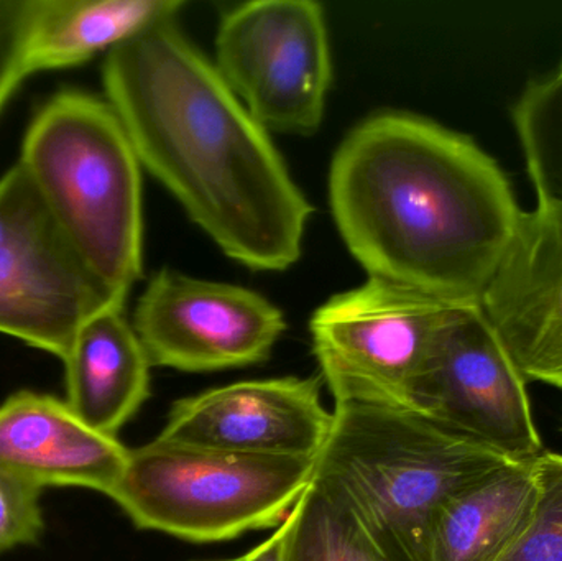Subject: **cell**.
<instances>
[{
	"instance_id": "1",
	"label": "cell",
	"mask_w": 562,
	"mask_h": 561,
	"mask_svg": "<svg viewBox=\"0 0 562 561\" xmlns=\"http://www.w3.org/2000/svg\"><path fill=\"white\" fill-rule=\"evenodd\" d=\"M104 88L142 167L227 257L260 272L300 260L313 206L269 131L175 19L111 49Z\"/></svg>"
},
{
	"instance_id": "2",
	"label": "cell",
	"mask_w": 562,
	"mask_h": 561,
	"mask_svg": "<svg viewBox=\"0 0 562 561\" xmlns=\"http://www.w3.org/2000/svg\"><path fill=\"white\" fill-rule=\"evenodd\" d=\"M329 204L370 279L454 305H481L524 214L487 152L409 112L350 131L330 164Z\"/></svg>"
},
{
	"instance_id": "3",
	"label": "cell",
	"mask_w": 562,
	"mask_h": 561,
	"mask_svg": "<svg viewBox=\"0 0 562 561\" xmlns=\"http://www.w3.org/2000/svg\"><path fill=\"white\" fill-rule=\"evenodd\" d=\"M333 415L314 480L352 513L385 561H429L442 509L510 463L412 408L337 404Z\"/></svg>"
},
{
	"instance_id": "4",
	"label": "cell",
	"mask_w": 562,
	"mask_h": 561,
	"mask_svg": "<svg viewBox=\"0 0 562 561\" xmlns=\"http://www.w3.org/2000/svg\"><path fill=\"white\" fill-rule=\"evenodd\" d=\"M19 164L92 272L121 299L144 267L142 165L108 101L53 96L26 131Z\"/></svg>"
},
{
	"instance_id": "5",
	"label": "cell",
	"mask_w": 562,
	"mask_h": 561,
	"mask_svg": "<svg viewBox=\"0 0 562 561\" xmlns=\"http://www.w3.org/2000/svg\"><path fill=\"white\" fill-rule=\"evenodd\" d=\"M314 458L254 457L155 438L128 450L111 500L135 527L188 542L280 527L313 483Z\"/></svg>"
},
{
	"instance_id": "6",
	"label": "cell",
	"mask_w": 562,
	"mask_h": 561,
	"mask_svg": "<svg viewBox=\"0 0 562 561\" xmlns=\"http://www.w3.org/2000/svg\"><path fill=\"white\" fill-rule=\"evenodd\" d=\"M82 259L30 175L0 180V333L65 359L79 329L124 305Z\"/></svg>"
},
{
	"instance_id": "7",
	"label": "cell",
	"mask_w": 562,
	"mask_h": 561,
	"mask_svg": "<svg viewBox=\"0 0 562 561\" xmlns=\"http://www.w3.org/2000/svg\"><path fill=\"white\" fill-rule=\"evenodd\" d=\"M461 306L370 277L330 296L310 333L336 405L412 408L413 382Z\"/></svg>"
},
{
	"instance_id": "8",
	"label": "cell",
	"mask_w": 562,
	"mask_h": 561,
	"mask_svg": "<svg viewBox=\"0 0 562 561\" xmlns=\"http://www.w3.org/2000/svg\"><path fill=\"white\" fill-rule=\"evenodd\" d=\"M214 66L267 131L314 134L333 79L323 7L311 0L234 7L221 16Z\"/></svg>"
},
{
	"instance_id": "9",
	"label": "cell",
	"mask_w": 562,
	"mask_h": 561,
	"mask_svg": "<svg viewBox=\"0 0 562 561\" xmlns=\"http://www.w3.org/2000/svg\"><path fill=\"white\" fill-rule=\"evenodd\" d=\"M409 402L413 411L515 463L544 451L527 381L481 305L454 313L416 375Z\"/></svg>"
},
{
	"instance_id": "10",
	"label": "cell",
	"mask_w": 562,
	"mask_h": 561,
	"mask_svg": "<svg viewBox=\"0 0 562 561\" xmlns=\"http://www.w3.org/2000/svg\"><path fill=\"white\" fill-rule=\"evenodd\" d=\"M132 325L151 366L184 372L260 364L286 328L260 293L168 269L145 287Z\"/></svg>"
},
{
	"instance_id": "11",
	"label": "cell",
	"mask_w": 562,
	"mask_h": 561,
	"mask_svg": "<svg viewBox=\"0 0 562 561\" xmlns=\"http://www.w3.org/2000/svg\"><path fill=\"white\" fill-rule=\"evenodd\" d=\"M319 389V379L297 378L213 389L178 401L158 438L229 453L316 460L334 420Z\"/></svg>"
},
{
	"instance_id": "12",
	"label": "cell",
	"mask_w": 562,
	"mask_h": 561,
	"mask_svg": "<svg viewBox=\"0 0 562 561\" xmlns=\"http://www.w3.org/2000/svg\"><path fill=\"white\" fill-rule=\"evenodd\" d=\"M481 308L525 381L562 391V210L524 211Z\"/></svg>"
},
{
	"instance_id": "13",
	"label": "cell",
	"mask_w": 562,
	"mask_h": 561,
	"mask_svg": "<svg viewBox=\"0 0 562 561\" xmlns=\"http://www.w3.org/2000/svg\"><path fill=\"white\" fill-rule=\"evenodd\" d=\"M128 450L89 427L68 402L22 391L0 405V473L33 487H86L111 497Z\"/></svg>"
},
{
	"instance_id": "14",
	"label": "cell",
	"mask_w": 562,
	"mask_h": 561,
	"mask_svg": "<svg viewBox=\"0 0 562 561\" xmlns=\"http://www.w3.org/2000/svg\"><path fill=\"white\" fill-rule=\"evenodd\" d=\"M63 362L66 402L101 434L115 437L150 395V359L125 318L124 305L92 316Z\"/></svg>"
},
{
	"instance_id": "15",
	"label": "cell",
	"mask_w": 562,
	"mask_h": 561,
	"mask_svg": "<svg viewBox=\"0 0 562 561\" xmlns=\"http://www.w3.org/2000/svg\"><path fill=\"white\" fill-rule=\"evenodd\" d=\"M535 461H510L458 494L436 524L429 561L505 559L533 520Z\"/></svg>"
},
{
	"instance_id": "16",
	"label": "cell",
	"mask_w": 562,
	"mask_h": 561,
	"mask_svg": "<svg viewBox=\"0 0 562 561\" xmlns=\"http://www.w3.org/2000/svg\"><path fill=\"white\" fill-rule=\"evenodd\" d=\"M183 5L180 0H35L30 69L81 65L155 23L177 19Z\"/></svg>"
},
{
	"instance_id": "17",
	"label": "cell",
	"mask_w": 562,
	"mask_h": 561,
	"mask_svg": "<svg viewBox=\"0 0 562 561\" xmlns=\"http://www.w3.org/2000/svg\"><path fill=\"white\" fill-rule=\"evenodd\" d=\"M286 523L283 561H385L352 513L314 478Z\"/></svg>"
},
{
	"instance_id": "18",
	"label": "cell",
	"mask_w": 562,
	"mask_h": 561,
	"mask_svg": "<svg viewBox=\"0 0 562 561\" xmlns=\"http://www.w3.org/2000/svg\"><path fill=\"white\" fill-rule=\"evenodd\" d=\"M512 117L538 204L562 210V85L557 76L531 81Z\"/></svg>"
},
{
	"instance_id": "19",
	"label": "cell",
	"mask_w": 562,
	"mask_h": 561,
	"mask_svg": "<svg viewBox=\"0 0 562 561\" xmlns=\"http://www.w3.org/2000/svg\"><path fill=\"white\" fill-rule=\"evenodd\" d=\"M538 503L520 542L501 561H562V455L543 453L535 461Z\"/></svg>"
},
{
	"instance_id": "20",
	"label": "cell",
	"mask_w": 562,
	"mask_h": 561,
	"mask_svg": "<svg viewBox=\"0 0 562 561\" xmlns=\"http://www.w3.org/2000/svg\"><path fill=\"white\" fill-rule=\"evenodd\" d=\"M35 0H0V111L16 86L32 75L30 26Z\"/></svg>"
},
{
	"instance_id": "21",
	"label": "cell",
	"mask_w": 562,
	"mask_h": 561,
	"mask_svg": "<svg viewBox=\"0 0 562 561\" xmlns=\"http://www.w3.org/2000/svg\"><path fill=\"white\" fill-rule=\"evenodd\" d=\"M40 493L0 473V553L33 546L45 532Z\"/></svg>"
},
{
	"instance_id": "22",
	"label": "cell",
	"mask_w": 562,
	"mask_h": 561,
	"mask_svg": "<svg viewBox=\"0 0 562 561\" xmlns=\"http://www.w3.org/2000/svg\"><path fill=\"white\" fill-rule=\"evenodd\" d=\"M288 523L281 524L279 530L266 542L250 550L246 561H283L284 540H286Z\"/></svg>"
},
{
	"instance_id": "23",
	"label": "cell",
	"mask_w": 562,
	"mask_h": 561,
	"mask_svg": "<svg viewBox=\"0 0 562 561\" xmlns=\"http://www.w3.org/2000/svg\"><path fill=\"white\" fill-rule=\"evenodd\" d=\"M554 76H557L558 81H560L562 85V59L560 63V68H558L557 75H554Z\"/></svg>"
},
{
	"instance_id": "24",
	"label": "cell",
	"mask_w": 562,
	"mask_h": 561,
	"mask_svg": "<svg viewBox=\"0 0 562 561\" xmlns=\"http://www.w3.org/2000/svg\"><path fill=\"white\" fill-rule=\"evenodd\" d=\"M223 561H246V556H244V557H239V559L223 560Z\"/></svg>"
}]
</instances>
